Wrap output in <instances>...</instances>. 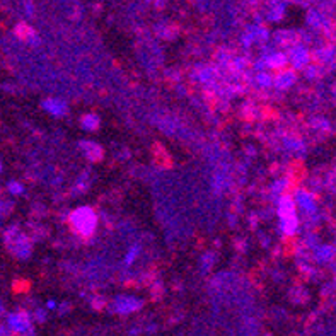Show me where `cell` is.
Masks as SVG:
<instances>
[{"mask_svg":"<svg viewBox=\"0 0 336 336\" xmlns=\"http://www.w3.org/2000/svg\"><path fill=\"white\" fill-rule=\"evenodd\" d=\"M70 220L73 229L79 234H82V236H91L96 231V215L87 206H82V208L73 212Z\"/></svg>","mask_w":336,"mask_h":336,"instance_id":"cell-1","label":"cell"},{"mask_svg":"<svg viewBox=\"0 0 336 336\" xmlns=\"http://www.w3.org/2000/svg\"><path fill=\"white\" fill-rule=\"evenodd\" d=\"M293 201H296V206L302 212L306 217L314 219L317 215V198L314 196V193L307 191V190H297L296 196H293Z\"/></svg>","mask_w":336,"mask_h":336,"instance_id":"cell-2","label":"cell"},{"mask_svg":"<svg viewBox=\"0 0 336 336\" xmlns=\"http://www.w3.org/2000/svg\"><path fill=\"white\" fill-rule=\"evenodd\" d=\"M288 63L292 65L293 70H304L309 63L312 62V53L309 52V48L302 43H296L292 45L288 52Z\"/></svg>","mask_w":336,"mask_h":336,"instance_id":"cell-3","label":"cell"},{"mask_svg":"<svg viewBox=\"0 0 336 336\" xmlns=\"http://www.w3.org/2000/svg\"><path fill=\"white\" fill-rule=\"evenodd\" d=\"M296 72L297 70H293V68H282V70L273 77V84L282 91L288 89V87H292L297 80V73Z\"/></svg>","mask_w":336,"mask_h":336,"instance_id":"cell-4","label":"cell"},{"mask_svg":"<svg viewBox=\"0 0 336 336\" xmlns=\"http://www.w3.org/2000/svg\"><path fill=\"white\" fill-rule=\"evenodd\" d=\"M336 258V246L333 244H323L314 247V260L317 263H331Z\"/></svg>","mask_w":336,"mask_h":336,"instance_id":"cell-5","label":"cell"},{"mask_svg":"<svg viewBox=\"0 0 336 336\" xmlns=\"http://www.w3.org/2000/svg\"><path fill=\"white\" fill-rule=\"evenodd\" d=\"M314 60L319 65H331L336 62V50L333 47H324L314 53Z\"/></svg>","mask_w":336,"mask_h":336,"instance_id":"cell-6","label":"cell"},{"mask_svg":"<svg viewBox=\"0 0 336 336\" xmlns=\"http://www.w3.org/2000/svg\"><path fill=\"white\" fill-rule=\"evenodd\" d=\"M282 231L285 236H296L299 231V217L290 215V217H282Z\"/></svg>","mask_w":336,"mask_h":336,"instance_id":"cell-7","label":"cell"},{"mask_svg":"<svg viewBox=\"0 0 336 336\" xmlns=\"http://www.w3.org/2000/svg\"><path fill=\"white\" fill-rule=\"evenodd\" d=\"M287 63H288V58L285 53H273L268 60H266V65H268L270 68H275V70H282Z\"/></svg>","mask_w":336,"mask_h":336,"instance_id":"cell-8","label":"cell"},{"mask_svg":"<svg viewBox=\"0 0 336 336\" xmlns=\"http://www.w3.org/2000/svg\"><path fill=\"white\" fill-rule=\"evenodd\" d=\"M43 108L48 109L50 113L55 114V116H62L63 113H65V104L62 103V101H57V99H48L43 103Z\"/></svg>","mask_w":336,"mask_h":336,"instance_id":"cell-9","label":"cell"},{"mask_svg":"<svg viewBox=\"0 0 336 336\" xmlns=\"http://www.w3.org/2000/svg\"><path fill=\"white\" fill-rule=\"evenodd\" d=\"M9 326L14 329V331H24L27 328V319L24 314H12L9 317Z\"/></svg>","mask_w":336,"mask_h":336,"instance_id":"cell-10","label":"cell"},{"mask_svg":"<svg viewBox=\"0 0 336 336\" xmlns=\"http://www.w3.org/2000/svg\"><path fill=\"white\" fill-rule=\"evenodd\" d=\"M82 125H84V128H87V130H94V128L99 125V118L94 116V114H86V116L82 118Z\"/></svg>","mask_w":336,"mask_h":336,"instance_id":"cell-11","label":"cell"},{"mask_svg":"<svg viewBox=\"0 0 336 336\" xmlns=\"http://www.w3.org/2000/svg\"><path fill=\"white\" fill-rule=\"evenodd\" d=\"M258 82L263 84L265 87H268V86L273 84V77L268 75V73H261V75H258Z\"/></svg>","mask_w":336,"mask_h":336,"instance_id":"cell-12","label":"cell"},{"mask_svg":"<svg viewBox=\"0 0 336 336\" xmlns=\"http://www.w3.org/2000/svg\"><path fill=\"white\" fill-rule=\"evenodd\" d=\"M9 190H11L14 195H17V193H21L22 191V186L21 185H17V183H11L9 185Z\"/></svg>","mask_w":336,"mask_h":336,"instance_id":"cell-13","label":"cell"}]
</instances>
